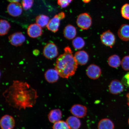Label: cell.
<instances>
[{
    "label": "cell",
    "mask_w": 129,
    "mask_h": 129,
    "mask_svg": "<svg viewBox=\"0 0 129 129\" xmlns=\"http://www.w3.org/2000/svg\"><path fill=\"white\" fill-rule=\"evenodd\" d=\"M10 106L20 110L34 107L38 98L36 90L25 82L15 80L3 93Z\"/></svg>",
    "instance_id": "cell-1"
},
{
    "label": "cell",
    "mask_w": 129,
    "mask_h": 129,
    "mask_svg": "<svg viewBox=\"0 0 129 129\" xmlns=\"http://www.w3.org/2000/svg\"><path fill=\"white\" fill-rule=\"evenodd\" d=\"M78 65L71 49L68 46L64 48L63 54L56 59L55 69L60 77L68 79L75 75Z\"/></svg>",
    "instance_id": "cell-2"
},
{
    "label": "cell",
    "mask_w": 129,
    "mask_h": 129,
    "mask_svg": "<svg viewBox=\"0 0 129 129\" xmlns=\"http://www.w3.org/2000/svg\"><path fill=\"white\" fill-rule=\"evenodd\" d=\"M92 23V19L88 13H82L80 14L77 18V25L82 30L88 29L91 26Z\"/></svg>",
    "instance_id": "cell-3"
},
{
    "label": "cell",
    "mask_w": 129,
    "mask_h": 129,
    "mask_svg": "<svg viewBox=\"0 0 129 129\" xmlns=\"http://www.w3.org/2000/svg\"><path fill=\"white\" fill-rule=\"evenodd\" d=\"M100 39L103 44L111 48L113 47L116 41L115 35L110 30L103 32L101 35Z\"/></svg>",
    "instance_id": "cell-4"
},
{
    "label": "cell",
    "mask_w": 129,
    "mask_h": 129,
    "mask_svg": "<svg viewBox=\"0 0 129 129\" xmlns=\"http://www.w3.org/2000/svg\"><path fill=\"white\" fill-rule=\"evenodd\" d=\"M58 54V48L54 43H50L45 46L43 50V55L45 57L52 59L56 57Z\"/></svg>",
    "instance_id": "cell-5"
},
{
    "label": "cell",
    "mask_w": 129,
    "mask_h": 129,
    "mask_svg": "<svg viewBox=\"0 0 129 129\" xmlns=\"http://www.w3.org/2000/svg\"><path fill=\"white\" fill-rule=\"evenodd\" d=\"M15 124V120L14 118L8 114L3 116L0 120V126L1 129H13Z\"/></svg>",
    "instance_id": "cell-6"
},
{
    "label": "cell",
    "mask_w": 129,
    "mask_h": 129,
    "mask_svg": "<svg viewBox=\"0 0 129 129\" xmlns=\"http://www.w3.org/2000/svg\"><path fill=\"white\" fill-rule=\"evenodd\" d=\"M22 8L21 5L18 2L11 3L8 6L7 11L10 15L17 17L22 14Z\"/></svg>",
    "instance_id": "cell-7"
},
{
    "label": "cell",
    "mask_w": 129,
    "mask_h": 129,
    "mask_svg": "<svg viewBox=\"0 0 129 129\" xmlns=\"http://www.w3.org/2000/svg\"><path fill=\"white\" fill-rule=\"evenodd\" d=\"M9 40L11 44L15 46H21L25 41V38L21 32H17L10 35Z\"/></svg>",
    "instance_id": "cell-8"
},
{
    "label": "cell",
    "mask_w": 129,
    "mask_h": 129,
    "mask_svg": "<svg viewBox=\"0 0 129 129\" xmlns=\"http://www.w3.org/2000/svg\"><path fill=\"white\" fill-rule=\"evenodd\" d=\"M86 74L90 79L96 80L99 78L101 74V70L100 67L96 64H91L87 68Z\"/></svg>",
    "instance_id": "cell-9"
},
{
    "label": "cell",
    "mask_w": 129,
    "mask_h": 129,
    "mask_svg": "<svg viewBox=\"0 0 129 129\" xmlns=\"http://www.w3.org/2000/svg\"><path fill=\"white\" fill-rule=\"evenodd\" d=\"M87 109L86 106L80 104L74 105L70 109L72 115L78 118H83L86 115Z\"/></svg>",
    "instance_id": "cell-10"
},
{
    "label": "cell",
    "mask_w": 129,
    "mask_h": 129,
    "mask_svg": "<svg viewBox=\"0 0 129 129\" xmlns=\"http://www.w3.org/2000/svg\"><path fill=\"white\" fill-rule=\"evenodd\" d=\"M123 84L118 80H113L110 84L109 86V92L113 94H119L123 91Z\"/></svg>",
    "instance_id": "cell-11"
},
{
    "label": "cell",
    "mask_w": 129,
    "mask_h": 129,
    "mask_svg": "<svg viewBox=\"0 0 129 129\" xmlns=\"http://www.w3.org/2000/svg\"><path fill=\"white\" fill-rule=\"evenodd\" d=\"M28 35L30 38H38L43 34L42 28L36 23L30 24L27 28Z\"/></svg>",
    "instance_id": "cell-12"
},
{
    "label": "cell",
    "mask_w": 129,
    "mask_h": 129,
    "mask_svg": "<svg viewBox=\"0 0 129 129\" xmlns=\"http://www.w3.org/2000/svg\"><path fill=\"white\" fill-rule=\"evenodd\" d=\"M74 56L78 64L83 66L87 63L89 56L86 51H77L76 52Z\"/></svg>",
    "instance_id": "cell-13"
},
{
    "label": "cell",
    "mask_w": 129,
    "mask_h": 129,
    "mask_svg": "<svg viewBox=\"0 0 129 129\" xmlns=\"http://www.w3.org/2000/svg\"><path fill=\"white\" fill-rule=\"evenodd\" d=\"M61 20L58 14H56L50 20L47 28L50 31L56 33L58 30Z\"/></svg>",
    "instance_id": "cell-14"
},
{
    "label": "cell",
    "mask_w": 129,
    "mask_h": 129,
    "mask_svg": "<svg viewBox=\"0 0 129 129\" xmlns=\"http://www.w3.org/2000/svg\"><path fill=\"white\" fill-rule=\"evenodd\" d=\"M63 34L64 38L67 39H73L75 38L77 34L76 28L73 25L69 24L64 28Z\"/></svg>",
    "instance_id": "cell-15"
},
{
    "label": "cell",
    "mask_w": 129,
    "mask_h": 129,
    "mask_svg": "<svg viewBox=\"0 0 129 129\" xmlns=\"http://www.w3.org/2000/svg\"><path fill=\"white\" fill-rule=\"evenodd\" d=\"M59 74L55 69H48L45 72V77L48 83H53L57 81L59 78Z\"/></svg>",
    "instance_id": "cell-16"
},
{
    "label": "cell",
    "mask_w": 129,
    "mask_h": 129,
    "mask_svg": "<svg viewBox=\"0 0 129 129\" xmlns=\"http://www.w3.org/2000/svg\"><path fill=\"white\" fill-rule=\"evenodd\" d=\"M117 35L122 41H129V25L123 24L121 25L118 30Z\"/></svg>",
    "instance_id": "cell-17"
},
{
    "label": "cell",
    "mask_w": 129,
    "mask_h": 129,
    "mask_svg": "<svg viewBox=\"0 0 129 129\" xmlns=\"http://www.w3.org/2000/svg\"><path fill=\"white\" fill-rule=\"evenodd\" d=\"M62 117V111L59 109L52 110L48 114V120L50 122L54 124L60 120Z\"/></svg>",
    "instance_id": "cell-18"
},
{
    "label": "cell",
    "mask_w": 129,
    "mask_h": 129,
    "mask_svg": "<svg viewBox=\"0 0 129 129\" xmlns=\"http://www.w3.org/2000/svg\"><path fill=\"white\" fill-rule=\"evenodd\" d=\"M70 129H79L81 125L78 118L75 116L69 117L66 121Z\"/></svg>",
    "instance_id": "cell-19"
},
{
    "label": "cell",
    "mask_w": 129,
    "mask_h": 129,
    "mask_svg": "<svg viewBox=\"0 0 129 129\" xmlns=\"http://www.w3.org/2000/svg\"><path fill=\"white\" fill-rule=\"evenodd\" d=\"M114 127L113 122L109 119H102L98 123V129H114Z\"/></svg>",
    "instance_id": "cell-20"
},
{
    "label": "cell",
    "mask_w": 129,
    "mask_h": 129,
    "mask_svg": "<svg viewBox=\"0 0 129 129\" xmlns=\"http://www.w3.org/2000/svg\"><path fill=\"white\" fill-rule=\"evenodd\" d=\"M108 62L110 67L114 68H118L121 63L120 58L117 55L114 54L110 56L108 59Z\"/></svg>",
    "instance_id": "cell-21"
},
{
    "label": "cell",
    "mask_w": 129,
    "mask_h": 129,
    "mask_svg": "<svg viewBox=\"0 0 129 129\" xmlns=\"http://www.w3.org/2000/svg\"><path fill=\"white\" fill-rule=\"evenodd\" d=\"M35 21L37 24L42 28H44L47 26L50 20L49 17L48 16L40 14L37 16Z\"/></svg>",
    "instance_id": "cell-22"
},
{
    "label": "cell",
    "mask_w": 129,
    "mask_h": 129,
    "mask_svg": "<svg viewBox=\"0 0 129 129\" xmlns=\"http://www.w3.org/2000/svg\"><path fill=\"white\" fill-rule=\"evenodd\" d=\"M11 26L9 22L5 20H1L0 21V35L3 36L7 34Z\"/></svg>",
    "instance_id": "cell-23"
},
{
    "label": "cell",
    "mask_w": 129,
    "mask_h": 129,
    "mask_svg": "<svg viewBox=\"0 0 129 129\" xmlns=\"http://www.w3.org/2000/svg\"><path fill=\"white\" fill-rule=\"evenodd\" d=\"M72 44L75 49L80 50L82 49L84 46L85 43L83 38L78 37L75 38L73 40Z\"/></svg>",
    "instance_id": "cell-24"
},
{
    "label": "cell",
    "mask_w": 129,
    "mask_h": 129,
    "mask_svg": "<svg viewBox=\"0 0 129 129\" xmlns=\"http://www.w3.org/2000/svg\"><path fill=\"white\" fill-rule=\"evenodd\" d=\"M53 129H70L66 121L60 120L54 124Z\"/></svg>",
    "instance_id": "cell-25"
},
{
    "label": "cell",
    "mask_w": 129,
    "mask_h": 129,
    "mask_svg": "<svg viewBox=\"0 0 129 129\" xmlns=\"http://www.w3.org/2000/svg\"><path fill=\"white\" fill-rule=\"evenodd\" d=\"M121 13L124 18L129 20V4H126L122 6Z\"/></svg>",
    "instance_id": "cell-26"
},
{
    "label": "cell",
    "mask_w": 129,
    "mask_h": 129,
    "mask_svg": "<svg viewBox=\"0 0 129 129\" xmlns=\"http://www.w3.org/2000/svg\"><path fill=\"white\" fill-rule=\"evenodd\" d=\"M34 0H22V5L24 10L29 9L33 5Z\"/></svg>",
    "instance_id": "cell-27"
},
{
    "label": "cell",
    "mask_w": 129,
    "mask_h": 129,
    "mask_svg": "<svg viewBox=\"0 0 129 129\" xmlns=\"http://www.w3.org/2000/svg\"><path fill=\"white\" fill-rule=\"evenodd\" d=\"M121 64L123 70L129 71V56H125L123 58Z\"/></svg>",
    "instance_id": "cell-28"
},
{
    "label": "cell",
    "mask_w": 129,
    "mask_h": 129,
    "mask_svg": "<svg viewBox=\"0 0 129 129\" xmlns=\"http://www.w3.org/2000/svg\"><path fill=\"white\" fill-rule=\"evenodd\" d=\"M73 0H57V4L62 8L67 7Z\"/></svg>",
    "instance_id": "cell-29"
},
{
    "label": "cell",
    "mask_w": 129,
    "mask_h": 129,
    "mask_svg": "<svg viewBox=\"0 0 129 129\" xmlns=\"http://www.w3.org/2000/svg\"><path fill=\"white\" fill-rule=\"evenodd\" d=\"M122 82L125 86L129 87V72L127 73L122 78Z\"/></svg>",
    "instance_id": "cell-30"
},
{
    "label": "cell",
    "mask_w": 129,
    "mask_h": 129,
    "mask_svg": "<svg viewBox=\"0 0 129 129\" xmlns=\"http://www.w3.org/2000/svg\"><path fill=\"white\" fill-rule=\"evenodd\" d=\"M58 14L59 17L61 20L65 18L66 17V14L65 13L63 12H62L59 13Z\"/></svg>",
    "instance_id": "cell-31"
},
{
    "label": "cell",
    "mask_w": 129,
    "mask_h": 129,
    "mask_svg": "<svg viewBox=\"0 0 129 129\" xmlns=\"http://www.w3.org/2000/svg\"><path fill=\"white\" fill-rule=\"evenodd\" d=\"M127 99V104L129 107V92L127 93L126 95Z\"/></svg>",
    "instance_id": "cell-32"
},
{
    "label": "cell",
    "mask_w": 129,
    "mask_h": 129,
    "mask_svg": "<svg viewBox=\"0 0 129 129\" xmlns=\"http://www.w3.org/2000/svg\"><path fill=\"white\" fill-rule=\"evenodd\" d=\"M7 1L10 3L18 2L20 0H7Z\"/></svg>",
    "instance_id": "cell-33"
},
{
    "label": "cell",
    "mask_w": 129,
    "mask_h": 129,
    "mask_svg": "<svg viewBox=\"0 0 129 129\" xmlns=\"http://www.w3.org/2000/svg\"><path fill=\"white\" fill-rule=\"evenodd\" d=\"M91 0H82V1L85 4H88L91 2Z\"/></svg>",
    "instance_id": "cell-34"
},
{
    "label": "cell",
    "mask_w": 129,
    "mask_h": 129,
    "mask_svg": "<svg viewBox=\"0 0 129 129\" xmlns=\"http://www.w3.org/2000/svg\"><path fill=\"white\" fill-rule=\"evenodd\" d=\"M128 124L129 125V119H128Z\"/></svg>",
    "instance_id": "cell-35"
}]
</instances>
